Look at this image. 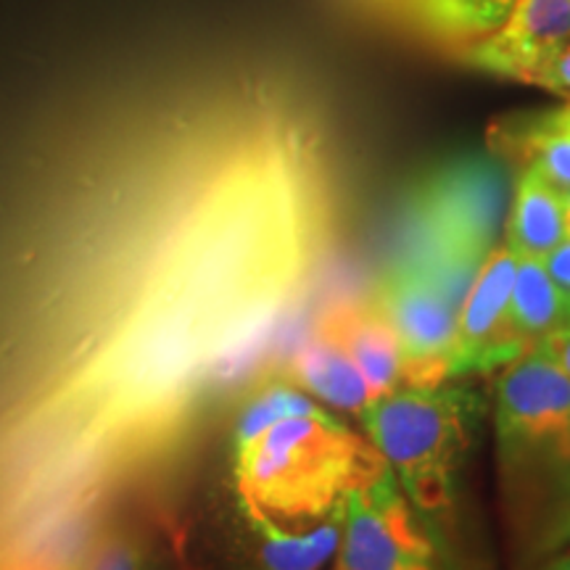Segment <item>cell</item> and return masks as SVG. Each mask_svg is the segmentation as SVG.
I'll return each mask as SVG.
<instances>
[{"instance_id": "8", "label": "cell", "mask_w": 570, "mask_h": 570, "mask_svg": "<svg viewBox=\"0 0 570 570\" xmlns=\"http://www.w3.org/2000/svg\"><path fill=\"white\" fill-rule=\"evenodd\" d=\"M570 42V0H515L497 32L454 59L481 75L533 85Z\"/></svg>"}, {"instance_id": "19", "label": "cell", "mask_w": 570, "mask_h": 570, "mask_svg": "<svg viewBox=\"0 0 570 570\" xmlns=\"http://www.w3.org/2000/svg\"><path fill=\"white\" fill-rule=\"evenodd\" d=\"M533 352L544 354L552 365H558L562 373L570 377V325L550 333L547 338H541L539 344L533 346Z\"/></svg>"}, {"instance_id": "17", "label": "cell", "mask_w": 570, "mask_h": 570, "mask_svg": "<svg viewBox=\"0 0 570 570\" xmlns=\"http://www.w3.org/2000/svg\"><path fill=\"white\" fill-rule=\"evenodd\" d=\"M533 85L554 92V96L570 98V42L550 63H547V69L541 71Z\"/></svg>"}, {"instance_id": "11", "label": "cell", "mask_w": 570, "mask_h": 570, "mask_svg": "<svg viewBox=\"0 0 570 570\" xmlns=\"http://www.w3.org/2000/svg\"><path fill=\"white\" fill-rule=\"evenodd\" d=\"M489 146L515 169H537L562 196L570 194V104L502 119L491 127Z\"/></svg>"}, {"instance_id": "3", "label": "cell", "mask_w": 570, "mask_h": 570, "mask_svg": "<svg viewBox=\"0 0 570 570\" xmlns=\"http://www.w3.org/2000/svg\"><path fill=\"white\" fill-rule=\"evenodd\" d=\"M512 173L489 148L446 156L412 177L391 214L389 265L425 269L468 296L508 223Z\"/></svg>"}, {"instance_id": "5", "label": "cell", "mask_w": 570, "mask_h": 570, "mask_svg": "<svg viewBox=\"0 0 570 570\" xmlns=\"http://www.w3.org/2000/svg\"><path fill=\"white\" fill-rule=\"evenodd\" d=\"M333 570H465L444 533L420 515L394 470L346 499V520Z\"/></svg>"}, {"instance_id": "14", "label": "cell", "mask_w": 570, "mask_h": 570, "mask_svg": "<svg viewBox=\"0 0 570 570\" xmlns=\"http://www.w3.org/2000/svg\"><path fill=\"white\" fill-rule=\"evenodd\" d=\"M510 309L518 333L523 336L529 348L537 346L550 333L570 325L568 298L552 283V277L544 267V259H533V256H518Z\"/></svg>"}, {"instance_id": "12", "label": "cell", "mask_w": 570, "mask_h": 570, "mask_svg": "<svg viewBox=\"0 0 570 570\" xmlns=\"http://www.w3.org/2000/svg\"><path fill=\"white\" fill-rule=\"evenodd\" d=\"M283 370L288 381L298 383L302 391H309L341 412L362 415L367 404L373 402L360 367L338 346L320 338L317 333L306 336L304 344H298L291 352Z\"/></svg>"}, {"instance_id": "18", "label": "cell", "mask_w": 570, "mask_h": 570, "mask_svg": "<svg viewBox=\"0 0 570 570\" xmlns=\"http://www.w3.org/2000/svg\"><path fill=\"white\" fill-rule=\"evenodd\" d=\"M544 267L547 273H550L552 283L558 285L560 294L566 296L570 304V233H566V238L544 256Z\"/></svg>"}, {"instance_id": "10", "label": "cell", "mask_w": 570, "mask_h": 570, "mask_svg": "<svg viewBox=\"0 0 570 570\" xmlns=\"http://www.w3.org/2000/svg\"><path fill=\"white\" fill-rule=\"evenodd\" d=\"M515 0H396L389 24L425 46L458 56L497 32Z\"/></svg>"}, {"instance_id": "7", "label": "cell", "mask_w": 570, "mask_h": 570, "mask_svg": "<svg viewBox=\"0 0 570 570\" xmlns=\"http://www.w3.org/2000/svg\"><path fill=\"white\" fill-rule=\"evenodd\" d=\"M515 269L518 254L508 244L491 248L460 309L449 352V377L504 370L531 352L518 333L510 309Z\"/></svg>"}, {"instance_id": "15", "label": "cell", "mask_w": 570, "mask_h": 570, "mask_svg": "<svg viewBox=\"0 0 570 570\" xmlns=\"http://www.w3.org/2000/svg\"><path fill=\"white\" fill-rule=\"evenodd\" d=\"M344 520L346 508H341L302 537H285L267 529L248 531L254 539V570H323L338 550Z\"/></svg>"}, {"instance_id": "4", "label": "cell", "mask_w": 570, "mask_h": 570, "mask_svg": "<svg viewBox=\"0 0 570 570\" xmlns=\"http://www.w3.org/2000/svg\"><path fill=\"white\" fill-rule=\"evenodd\" d=\"M360 417L420 515L431 525H449L483 399L468 386L399 389L373 399Z\"/></svg>"}, {"instance_id": "6", "label": "cell", "mask_w": 570, "mask_h": 570, "mask_svg": "<svg viewBox=\"0 0 570 570\" xmlns=\"http://www.w3.org/2000/svg\"><path fill=\"white\" fill-rule=\"evenodd\" d=\"M373 302L394 327L402 354V389H436L449 381V352L465 296L417 267L386 265Z\"/></svg>"}, {"instance_id": "16", "label": "cell", "mask_w": 570, "mask_h": 570, "mask_svg": "<svg viewBox=\"0 0 570 570\" xmlns=\"http://www.w3.org/2000/svg\"><path fill=\"white\" fill-rule=\"evenodd\" d=\"M82 570H156V558L142 533L111 529L98 533Z\"/></svg>"}, {"instance_id": "21", "label": "cell", "mask_w": 570, "mask_h": 570, "mask_svg": "<svg viewBox=\"0 0 570 570\" xmlns=\"http://www.w3.org/2000/svg\"><path fill=\"white\" fill-rule=\"evenodd\" d=\"M539 570H570V552H558L544 566H539Z\"/></svg>"}, {"instance_id": "1", "label": "cell", "mask_w": 570, "mask_h": 570, "mask_svg": "<svg viewBox=\"0 0 570 570\" xmlns=\"http://www.w3.org/2000/svg\"><path fill=\"white\" fill-rule=\"evenodd\" d=\"M494 441L512 560L539 568L570 544V377L533 348L499 375Z\"/></svg>"}, {"instance_id": "9", "label": "cell", "mask_w": 570, "mask_h": 570, "mask_svg": "<svg viewBox=\"0 0 570 570\" xmlns=\"http://www.w3.org/2000/svg\"><path fill=\"white\" fill-rule=\"evenodd\" d=\"M312 333L338 346L360 367L373 399L402 389V354L396 333L373 298L333 302L325 306Z\"/></svg>"}, {"instance_id": "22", "label": "cell", "mask_w": 570, "mask_h": 570, "mask_svg": "<svg viewBox=\"0 0 570 570\" xmlns=\"http://www.w3.org/2000/svg\"><path fill=\"white\" fill-rule=\"evenodd\" d=\"M566 214H570V194L566 196Z\"/></svg>"}, {"instance_id": "2", "label": "cell", "mask_w": 570, "mask_h": 570, "mask_svg": "<svg viewBox=\"0 0 570 570\" xmlns=\"http://www.w3.org/2000/svg\"><path fill=\"white\" fill-rule=\"evenodd\" d=\"M386 470L373 441L323 407L275 420L233 444L235 497L248 531H315Z\"/></svg>"}, {"instance_id": "20", "label": "cell", "mask_w": 570, "mask_h": 570, "mask_svg": "<svg viewBox=\"0 0 570 570\" xmlns=\"http://www.w3.org/2000/svg\"><path fill=\"white\" fill-rule=\"evenodd\" d=\"M352 3L360 6V9L370 13V17L386 21L389 24V17H391V11H394L396 0H352Z\"/></svg>"}, {"instance_id": "13", "label": "cell", "mask_w": 570, "mask_h": 570, "mask_svg": "<svg viewBox=\"0 0 570 570\" xmlns=\"http://www.w3.org/2000/svg\"><path fill=\"white\" fill-rule=\"evenodd\" d=\"M504 233V244L518 256L544 259L566 238V196L537 169L523 167L515 177Z\"/></svg>"}]
</instances>
